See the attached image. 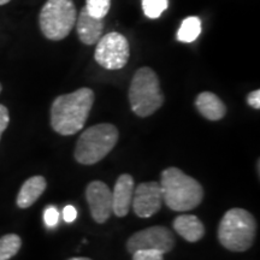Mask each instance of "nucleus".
<instances>
[{
    "label": "nucleus",
    "instance_id": "f257e3e1",
    "mask_svg": "<svg viewBox=\"0 0 260 260\" xmlns=\"http://www.w3.org/2000/svg\"><path fill=\"white\" fill-rule=\"evenodd\" d=\"M93 104L94 92L87 87L57 96L51 106L52 129L63 136L75 135L86 124Z\"/></svg>",
    "mask_w": 260,
    "mask_h": 260
},
{
    "label": "nucleus",
    "instance_id": "f03ea898",
    "mask_svg": "<svg viewBox=\"0 0 260 260\" xmlns=\"http://www.w3.org/2000/svg\"><path fill=\"white\" fill-rule=\"evenodd\" d=\"M160 188L162 201L169 209L186 212L203 203L204 188L195 178L178 168H168L161 172Z\"/></svg>",
    "mask_w": 260,
    "mask_h": 260
},
{
    "label": "nucleus",
    "instance_id": "7ed1b4c3",
    "mask_svg": "<svg viewBox=\"0 0 260 260\" xmlns=\"http://www.w3.org/2000/svg\"><path fill=\"white\" fill-rule=\"evenodd\" d=\"M256 234V220L251 212L243 209H232L224 213L217 236L228 251L241 253L253 246Z\"/></svg>",
    "mask_w": 260,
    "mask_h": 260
},
{
    "label": "nucleus",
    "instance_id": "20e7f679",
    "mask_svg": "<svg viewBox=\"0 0 260 260\" xmlns=\"http://www.w3.org/2000/svg\"><path fill=\"white\" fill-rule=\"evenodd\" d=\"M118 138V129L110 123L90 126L77 140L74 157L82 165L96 164L115 148Z\"/></svg>",
    "mask_w": 260,
    "mask_h": 260
},
{
    "label": "nucleus",
    "instance_id": "39448f33",
    "mask_svg": "<svg viewBox=\"0 0 260 260\" xmlns=\"http://www.w3.org/2000/svg\"><path fill=\"white\" fill-rule=\"evenodd\" d=\"M129 103L136 116L146 118L153 115L164 104V95L157 74L151 68H140L129 87Z\"/></svg>",
    "mask_w": 260,
    "mask_h": 260
},
{
    "label": "nucleus",
    "instance_id": "423d86ee",
    "mask_svg": "<svg viewBox=\"0 0 260 260\" xmlns=\"http://www.w3.org/2000/svg\"><path fill=\"white\" fill-rule=\"evenodd\" d=\"M76 18L77 10L73 0H47L40 11L39 24L45 38L60 41L73 30Z\"/></svg>",
    "mask_w": 260,
    "mask_h": 260
},
{
    "label": "nucleus",
    "instance_id": "0eeeda50",
    "mask_svg": "<svg viewBox=\"0 0 260 260\" xmlns=\"http://www.w3.org/2000/svg\"><path fill=\"white\" fill-rule=\"evenodd\" d=\"M94 59L100 67L107 70H119L129 60V42L124 35L112 31L104 35L96 42Z\"/></svg>",
    "mask_w": 260,
    "mask_h": 260
},
{
    "label": "nucleus",
    "instance_id": "6e6552de",
    "mask_svg": "<svg viewBox=\"0 0 260 260\" xmlns=\"http://www.w3.org/2000/svg\"><path fill=\"white\" fill-rule=\"evenodd\" d=\"M175 236L167 226L154 225L133 234L126 241V249L134 253L140 249H154L162 254L171 252L175 247Z\"/></svg>",
    "mask_w": 260,
    "mask_h": 260
},
{
    "label": "nucleus",
    "instance_id": "1a4fd4ad",
    "mask_svg": "<svg viewBox=\"0 0 260 260\" xmlns=\"http://www.w3.org/2000/svg\"><path fill=\"white\" fill-rule=\"evenodd\" d=\"M162 194L158 182H144L135 187L132 207L140 218H149L161 209Z\"/></svg>",
    "mask_w": 260,
    "mask_h": 260
},
{
    "label": "nucleus",
    "instance_id": "9d476101",
    "mask_svg": "<svg viewBox=\"0 0 260 260\" xmlns=\"http://www.w3.org/2000/svg\"><path fill=\"white\" fill-rule=\"evenodd\" d=\"M86 199L93 219L104 224L112 214V193L102 181H93L86 188Z\"/></svg>",
    "mask_w": 260,
    "mask_h": 260
},
{
    "label": "nucleus",
    "instance_id": "9b49d317",
    "mask_svg": "<svg viewBox=\"0 0 260 260\" xmlns=\"http://www.w3.org/2000/svg\"><path fill=\"white\" fill-rule=\"evenodd\" d=\"M134 189L135 182L132 175L123 174L117 178L112 191V213L115 216L122 218L129 213Z\"/></svg>",
    "mask_w": 260,
    "mask_h": 260
},
{
    "label": "nucleus",
    "instance_id": "f8f14e48",
    "mask_svg": "<svg viewBox=\"0 0 260 260\" xmlns=\"http://www.w3.org/2000/svg\"><path fill=\"white\" fill-rule=\"evenodd\" d=\"M76 30L81 42L84 45H94L100 40L104 30L103 18L94 17L87 11L86 6L81 10L79 17L76 18Z\"/></svg>",
    "mask_w": 260,
    "mask_h": 260
},
{
    "label": "nucleus",
    "instance_id": "ddd939ff",
    "mask_svg": "<svg viewBox=\"0 0 260 260\" xmlns=\"http://www.w3.org/2000/svg\"><path fill=\"white\" fill-rule=\"evenodd\" d=\"M195 107L201 116L212 122L220 121L226 115L225 104L212 92L200 93L195 99Z\"/></svg>",
    "mask_w": 260,
    "mask_h": 260
},
{
    "label": "nucleus",
    "instance_id": "4468645a",
    "mask_svg": "<svg viewBox=\"0 0 260 260\" xmlns=\"http://www.w3.org/2000/svg\"><path fill=\"white\" fill-rule=\"evenodd\" d=\"M47 182L44 176L37 175V176L29 177L27 181L22 184L21 189L18 191L16 204L19 209H28L31 205L37 203L39 198L46 190Z\"/></svg>",
    "mask_w": 260,
    "mask_h": 260
},
{
    "label": "nucleus",
    "instance_id": "2eb2a0df",
    "mask_svg": "<svg viewBox=\"0 0 260 260\" xmlns=\"http://www.w3.org/2000/svg\"><path fill=\"white\" fill-rule=\"evenodd\" d=\"M174 229L178 235L190 243L198 242L205 235V226L194 214H181L174 220Z\"/></svg>",
    "mask_w": 260,
    "mask_h": 260
},
{
    "label": "nucleus",
    "instance_id": "dca6fc26",
    "mask_svg": "<svg viewBox=\"0 0 260 260\" xmlns=\"http://www.w3.org/2000/svg\"><path fill=\"white\" fill-rule=\"evenodd\" d=\"M201 32V21L199 17L190 16L182 21L181 27L177 31V40L181 42H193L198 39Z\"/></svg>",
    "mask_w": 260,
    "mask_h": 260
},
{
    "label": "nucleus",
    "instance_id": "f3484780",
    "mask_svg": "<svg viewBox=\"0 0 260 260\" xmlns=\"http://www.w3.org/2000/svg\"><path fill=\"white\" fill-rule=\"evenodd\" d=\"M22 247V239L17 234H6L0 237V260H10Z\"/></svg>",
    "mask_w": 260,
    "mask_h": 260
},
{
    "label": "nucleus",
    "instance_id": "a211bd4d",
    "mask_svg": "<svg viewBox=\"0 0 260 260\" xmlns=\"http://www.w3.org/2000/svg\"><path fill=\"white\" fill-rule=\"evenodd\" d=\"M141 4L146 17L155 19L160 17L162 12L168 9L169 0H142Z\"/></svg>",
    "mask_w": 260,
    "mask_h": 260
},
{
    "label": "nucleus",
    "instance_id": "6ab92c4d",
    "mask_svg": "<svg viewBox=\"0 0 260 260\" xmlns=\"http://www.w3.org/2000/svg\"><path fill=\"white\" fill-rule=\"evenodd\" d=\"M111 0H86V9L96 18H104L109 14Z\"/></svg>",
    "mask_w": 260,
    "mask_h": 260
},
{
    "label": "nucleus",
    "instance_id": "aec40b11",
    "mask_svg": "<svg viewBox=\"0 0 260 260\" xmlns=\"http://www.w3.org/2000/svg\"><path fill=\"white\" fill-rule=\"evenodd\" d=\"M133 260H164V254L154 249H140L133 253Z\"/></svg>",
    "mask_w": 260,
    "mask_h": 260
},
{
    "label": "nucleus",
    "instance_id": "412c9836",
    "mask_svg": "<svg viewBox=\"0 0 260 260\" xmlns=\"http://www.w3.org/2000/svg\"><path fill=\"white\" fill-rule=\"evenodd\" d=\"M44 219L47 226H54L57 225L58 219H59V213L58 210L53 206H48L46 210L44 211Z\"/></svg>",
    "mask_w": 260,
    "mask_h": 260
},
{
    "label": "nucleus",
    "instance_id": "4be33fe9",
    "mask_svg": "<svg viewBox=\"0 0 260 260\" xmlns=\"http://www.w3.org/2000/svg\"><path fill=\"white\" fill-rule=\"evenodd\" d=\"M10 123V113L8 107L0 104V140H2V136L4 134L6 128L9 126Z\"/></svg>",
    "mask_w": 260,
    "mask_h": 260
},
{
    "label": "nucleus",
    "instance_id": "5701e85b",
    "mask_svg": "<svg viewBox=\"0 0 260 260\" xmlns=\"http://www.w3.org/2000/svg\"><path fill=\"white\" fill-rule=\"evenodd\" d=\"M247 103L249 106H252L253 109L259 110L260 109V90H253L247 95Z\"/></svg>",
    "mask_w": 260,
    "mask_h": 260
},
{
    "label": "nucleus",
    "instance_id": "b1692460",
    "mask_svg": "<svg viewBox=\"0 0 260 260\" xmlns=\"http://www.w3.org/2000/svg\"><path fill=\"white\" fill-rule=\"evenodd\" d=\"M77 216V211L74 206L71 205H68V206L64 207L63 210V218L67 223H73L75 219H76Z\"/></svg>",
    "mask_w": 260,
    "mask_h": 260
},
{
    "label": "nucleus",
    "instance_id": "393cba45",
    "mask_svg": "<svg viewBox=\"0 0 260 260\" xmlns=\"http://www.w3.org/2000/svg\"><path fill=\"white\" fill-rule=\"evenodd\" d=\"M68 260H92V259L86 258V256H74V258H70Z\"/></svg>",
    "mask_w": 260,
    "mask_h": 260
},
{
    "label": "nucleus",
    "instance_id": "a878e982",
    "mask_svg": "<svg viewBox=\"0 0 260 260\" xmlns=\"http://www.w3.org/2000/svg\"><path fill=\"white\" fill-rule=\"evenodd\" d=\"M10 2H11V0H0V6L6 5V4H8V3H10Z\"/></svg>",
    "mask_w": 260,
    "mask_h": 260
},
{
    "label": "nucleus",
    "instance_id": "bb28decb",
    "mask_svg": "<svg viewBox=\"0 0 260 260\" xmlns=\"http://www.w3.org/2000/svg\"><path fill=\"white\" fill-rule=\"evenodd\" d=\"M2 90H3V86H2V83H0V93H2Z\"/></svg>",
    "mask_w": 260,
    "mask_h": 260
}]
</instances>
